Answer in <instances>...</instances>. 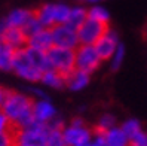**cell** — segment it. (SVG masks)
Returning <instances> with one entry per match:
<instances>
[{"label": "cell", "instance_id": "7402d4cb", "mask_svg": "<svg viewBox=\"0 0 147 146\" xmlns=\"http://www.w3.org/2000/svg\"><path fill=\"white\" fill-rule=\"evenodd\" d=\"M116 116L111 115V113H102L100 118H98V122H97V127H95V131L98 133H106L109 131L110 128L116 127Z\"/></svg>", "mask_w": 147, "mask_h": 146}, {"label": "cell", "instance_id": "836d02e7", "mask_svg": "<svg viewBox=\"0 0 147 146\" xmlns=\"http://www.w3.org/2000/svg\"><path fill=\"white\" fill-rule=\"evenodd\" d=\"M80 2H83V0H80Z\"/></svg>", "mask_w": 147, "mask_h": 146}, {"label": "cell", "instance_id": "ffe728a7", "mask_svg": "<svg viewBox=\"0 0 147 146\" xmlns=\"http://www.w3.org/2000/svg\"><path fill=\"white\" fill-rule=\"evenodd\" d=\"M15 52L16 51L9 46H2V49H0V72H12Z\"/></svg>", "mask_w": 147, "mask_h": 146}, {"label": "cell", "instance_id": "9c48e42d", "mask_svg": "<svg viewBox=\"0 0 147 146\" xmlns=\"http://www.w3.org/2000/svg\"><path fill=\"white\" fill-rule=\"evenodd\" d=\"M52 33L54 46L59 48H68L76 49L79 46V37H77V30L70 27L68 24H58L51 29Z\"/></svg>", "mask_w": 147, "mask_h": 146}, {"label": "cell", "instance_id": "f546056e", "mask_svg": "<svg viewBox=\"0 0 147 146\" xmlns=\"http://www.w3.org/2000/svg\"><path fill=\"white\" fill-rule=\"evenodd\" d=\"M31 94L34 96V98H48V96H46V92L43 91L42 88H31Z\"/></svg>", "mask_w": 147, "mask_h": 146}, {"label": "cell", "instance_id": "6da1fadb", "mask_svg": "<svg viewBox=\"0 0 147 146\" xmlns=\"http://www.w3.org/2000/svg\"><path fill=\"white\" fill-rule=\"evenodd\" d=\"M33 97L24 92L6 91L5 100L0 105V109L11 121L13 130H21V128L30 127L31 124L36 122L33 116Z\"/></svg>", "mask_w": 147, "mask_h": 146}, {"label": "cell", "instance_id": "d6986e66", "mask_svg": "<svg viewBox=\"0 0 147 146\" xmlns=\"http://www.w3.org/2000/svg\"><path fill=\"white\" fill-rule=\"evenodd\" d=\"M86 20H88V9H85L83 6H71L70 14H68V20L65 24L77 30Z\"/></svg>", "mask_w": 147, "mask_h": 146}, {"label": "cell", "instance_id": "5b68a950", "mask_svg": "<svg viewBox=\"0 0 147 146\" xmlns=\"http://www.w3.org/2000/svg\"><path fill=\"white\" fill-rule=\"evenodd\" d=\"M63 136L67 146H85L92 140L94 131L82 118H74L68 125L63 127Z\"/></svg>", "mask_w": 147, "mask_h": 146}, {"label": "cell", "instance_id": "7a4b0ae2", "mask_svg": "<svg viewBox=\"0 0 147 146\" xmlns=\"http://www.w3.org/2000/svg\"><path fill=\"white\" fill-rule=\"evenodd\" d=\"M70 7L67 3H43L39 6L34 15L45 29H52L54 25L65 24L70 14Z\"/></svg>", "mask_w": 147, "mask_h": 146}, {"label": "cell", "instance_id": "8fae6325", "mask_svg": "<svg viewBox=\"0 0 147 146\" xmlns=\"http://www.w3.org/2000/svg\"><path fill=\"white\" fill-rule=\"evenodd\" d=\"M119 45H120V40H119L117 33L111 29H107V31L97 40V43L94 45V48L97 49L98 55L104 61V60H110L113 57V54L116 52Z\"/></svg>", "mask_w": 147, "mask_h": 146}, {"label": "cell", "instance_id": "83f0119b", "mask_svg": "<svg viewBox=\"0 0 147 146\" xmlns=\"http://www.w3.org/2000/svg\"><path fill=\"white\" fill-rule=\"evenodd\" d=\"M91 146H107V142L104 139V134L98 133V131H94L92 140H91Z\"/></svg>", "mask_w": 147, "mask_h": 146}, {"label": "cell", "instance_id": "2e32d148", "mask_svg": "<svg viewBox=\"0 0 147 146\" xmlns=\"http://www.w3.org/2000/svg\"><path fill=\"white\" fill-rule=\"evenodd\" d=\"M63 119H54L51 124H48V134H46V146H67L64 136H63Z\"/></svg>", "mask_w": 147, "mask_h": 146}, {"label": "cell", "instance_id": "52a82bcc", "mask_svg": "<svg viewBox=\"0 0 147 146\" xmlns=\"http://www.w3.org/2000/svg\"><path fill=\"white\" fill-rule=\"evenodd\" d=\"M76 69L92 75L101 66L102 60L94 45H79L76 49Z\"/></svg>", "mask_w": 147, "mask_h": 146}, {"label": "cell", "instance_id": "e0dca14e", "mask_svg": "<svg viewBox=\"0 0 147 146\" xmlns=\"http://www.w3.org/2000/svg\"><path fill=\"white\" fill-rule=\"evenodd\" d=\"M40 84H43L45 87L52 88V90H61V88H65V78L61 73L49 69V70H46L42 75Z\"/></svg>", "mask_w": 147, "mask_h": 146}, {"label": "cell", "instance_id": "5bb4252c", "mask_svg": "<svg viewBox=\"0 0 147 146\" xmlns=\"http://www.w3.org/2000/svg\"><path fill=\"white\" fill-rule=\"evenodd\" d=\"M91 82V75L82 72L79 69H74V70L65 76V88H68L73 92H79L83 91Z\"/></svg>", "mask_w": 147, "mask_h": 146}, {"label": "cell", "instance_id": "7c38bea8", "mask_svg": "<svg viewBox=\"0 0 147 146\" xmlns=\"http://www.w3.org/2000/svg\"><path fill=\"white\" fill-rule=\"evenodd\" d=\"M33 116L39 124H51L58 118V110L49 98H37L33 103Z\"/></svg>", "mask_w": 147, "mask_h": 146}, {"label": "cell", "instance_id": "44dd1931", "mask_svg": "<svg viewBox=\"0 0 147 146\" xmlns=\"http://www.w3.org/2000/svg\"><path fill=\"white\" fill-rule=\"evenodd\" d=\"M88 18L109 25L110 14H109V11L106 9L104 6H101V5H92L89 9H88Z\"/></svg>", "mask_w": 147, "mask_h": 146}, {"label": "cell", "instance_id": "603a6c76", "mask_svg": "<svg viewBox=\"0 0 147 146\" xmlns=\"http://www.w3.org/2000/svg\"><path fill=\"white\" fill-rule=\"evenodd\" d=\"M120 128H122V131L126 134L128 139H131V137H134L137 133H140V131L143 130L141 122L138 121V119H135V118H129V119H126L125 122H122Z\"/></svg>", "mask_w": 147, "mask_h": 146}, {"label": "cell", "instance_id": "ba28073f", "mask_svg": "<svg viewBox=\"0 0 147 146\" xmlns=\"http://www.w3.org/2000/svg\"><path fill=\"white\" fill-rule=\"evenodd\" d=\"M109 25L98 21H94L91 18L86 20L79 29H77V37L79 45H95L97 40L107 31Z\"/></svg>", "mask_w": 147, "mask_h": 146}, {"label": "cell", "instance_id": "30bf717a", "mask_svg": "<svg viewBox=\"0 0 147 146\" xmlns=\"http://www.w3.org/2000/svg\"><path fill=\"white\" fill-rule=\"evenodd\" d=\"M0 40L2 43L9 46L15 51H18L24 46H27V36L18 27H7V25L0 21Z\"/></svg>", "mask_w": 147, "mask_h": 146}, {"label": "cell", "instance_id": "1f68e13d", "mask_svg": "<svg viewBox=\"0 0 147 146\" xmlns=\"http://www.w3.org/2000/svg\"><path fill=\"white\" fill-rule=\"evenodd\" d=\"M83 2H88V3H94V5H98L100 2H102V0H83Z\"/></svg>", "mask_w": 147, "mask_h": 146}, {"label": "cell", "instance_id": "277c9868", "mask_svg": "<svg viewBox=\"0 0 147 146\" xmlns=\"http://www.w3.org/2000/svg\"><path fill=\"white\" fill-rule=\"evenodd\" d=\"M48 60H49V67L52 70L61 73L64 78L70 75L76 69V52L74 49L68 48H59V46H52L48 52Z\"/></svg>", "mask_w": 147, "mask_h": 146}, {"label": "cell", "instance_id": "4316f807", "mask_svg": "<svg viewBox=\"0 0 147 146\" xmlns=\"http://www.w3.org/2000/svg\"><path fill=\"white\" fill-rule=\"evenodd\" d=\"M129 146H147V131L141 130L129 139Z\"/></svg>", "mask_w": 147, "mask_h": 146}, {"label": "cell", "instance_id": "4dcf8cb0", "mask_svg": "<svg viewBox=\"0 0 147 146\" xmlns=\"http://www.w3.org/2000/svg\"><path fill=\"white\" fill-rule=\"evenodd\" d=\"M6 91L7 90H5L3 87H0V105L3 103V100H5V96H6Z\"/></svg>", "mask_w": 147, "mask_h": 146}, {"label": "cell", "instance_id": "8992f818", "mask_svg": "<svg viewBox=\"0 0 147 146\" xmlns=\"http://www.w3.org/2000/svg\"><path fill=\"white\" fill-rule=\"evenodd\" d=\"M48 125L34 122L30 127L15 130V146H46Z\"/></svg>", "mask_w": 147, "mask_h": 146}, {"label": "cell", "instance_id": "d6a6232c", "mask_svg": "<svg viewBox=\"0 0 147 146\" xmlns=\"http://www.w3.org/2000/svg\"><path fill=\"white\" fill-rule=\"evenodd\" d=\"M2 46H3V43H2V40H0V49H2Z\"/></svg>", "mask_w": 147, "mask_h": 146}, {"label": "cell", "instance_id": "d4e9b609", "mask_svg": "<svg viewBox=\"0 0 147 146\" xmlns=\"http://www.w3.org/2000/svg\"><path fill=\"white\" fill-rule=\"evenodd\" d=\"M40 29H45V27H42V24L39 22V20L36 18V15H33L31 18H30V21L27 22L22 27V31L25 33V36H31V34H34L36 31H39Z\"/></svg>", "mask_w": 147, "mask_h": 146}, {"label": "cell", "instance_id": "4fadbf2b", "mask_svg": "<svg viewBox=\"0 0 147 146\" xmlns=\"http://www.w3.org/2000/svg\"><path fill=\"white\" fill-rule=\"evenodd\" d=\"M27 46L42 51V52H48V51L54 46V40H52V33L51 29H40L34 34L27 37Z\"/></svg>", "mask_w": 147, "mask_h": 146}, {"label": "cell", "instance_id": "484cf974", "mask_svg": "<svg viewBox=\"0 0 147 146\" xmlns=\"http://www.w3.org/2000/svg\"><path fill=\"white\" fill-rule=\"evenodd\" d=\"M0 146H15V130L0 131Z\"/></svg>", "mask_w": 147, "mask_h": 146}, {"label": "cell", "instance_id": "cb8c5ba5", "mask_svg": "<svg viewBox=\"0 0 147 146\" xmlns=\"http://www.w3.org/2000/svg\"><path fill=\"white\" fill-rule=\"evenodd\" d=\"M125 54H126L125 46L120 43L117 46V49H116V52L113 54V57L110 58V69L113 72H116V70H119V69H120V66H122L123 60H125Z\"/></svg>", "mask_w": 147, "mask_h": 146}, {"label": "cell", "instance_id": "ac0fdd59", "mask_svg": "<svg viewBox=\"0 0 147 146\" xmlns=\"http://www.w3.org/2000/svg\"><path fill=\"white\" fill-rule=\"evenodd\" d=\"M104 139L107 142V146H129V139L126 137V134L122 131L120 127H113L109 131L102 133Z\"/></svg>", "mask_w": 147, "mask_h": 146}, {"label": "cell", "instance_id": "9a60e30c", "mask_svg": "<svg viewBox=\"0 0 147 146\" xmlns=\"http://www.w3.org/2000/svg\"><path fill=\"white\" fill-rule=\"evenodd\" d=\"M33 15H34V11H31V9L16 7V9H12L2 21L7 25V27H18V29H22L24 25L30 21V18H31Z\"/></svg>", "mask_w": 147, "mask_h": 146}, {"label": "cell", "instance_id": "f1b7e54d", "mask_svg": "<svg viewBox=\"0 0 147 146\" xmlns=\"http://www.w3.org/2000/svg\"><path fill=\"white\" fill-rule=\"evenodd\" d=\"M12 124L11 121L7 119V116L3 113V110L0 109V131H5V130H11Z\"/></svg>", "mask_w": 147, "mask_h": 146}, {"label": "cell", "instance_id": "3957f363", "mask_svg": "<svg viewBox=\"0 0 147 146\" xmlns=\"http://www.w3.org/2000/svg\"><path fill=\"white\" fill-rule=\"evenodd\" d=\"M12 72L18 76V78L31 82V84H37L42 79V75L43 72L40 69L31 61V58L27 54V49L21 48L15 52V60H13V67H12Z\"/></svg>", "mask_w": 147, "mask_h": 146}]
</instances>
